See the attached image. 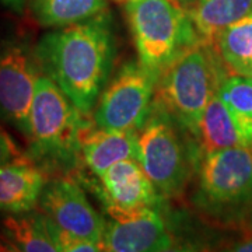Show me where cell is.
Masks as SVG:
<instances>
[{
	"label": "cell",
	"mask_w": 252,
	"mask_h": 252,
	"mask_svg": "<svg viewBox=\"0 0 252 252\" xmlns=\"http://www.w3.org/2000/svg\"><path fill=\"white\" fill-rule=\"evenodd\" d=\"M34 51L42 73L61 87L81 114L89 115L114 61L108 13L55 28L39 39Z\"/></svg>",
	"instance_id": "1"
},
{
	"label": "cell",
	"mask_w": 252,
	"mask_h": 252,
	"mask_svg": "<svg viewBox=\"0 0 252 252\" xmlns=\"http://www.w3.org/2000/svg\"><path fill=\"white\" fill-rule=\"evenodd\" d=\"M223 64L210 44L199 42L185 49L158 77L153 105L193 135L225 77Z\"/></svg>",
	"instance_id": "2"
},
{
	"label": "cell",
	"mask_w": 252,
	"mask_h": 252,
	"mask_svg": "<svg viewBox=\"0 0 252 252\" xmlns=\"http://www.w3.org/2000/svg\"><path fill=\"white\" fill-rule=\"evenodd\" d=\"M61 87L41 74L28 119V157L41 167L70 164L79 156L80 133L87 122Z\"/></svg>",
	"instance_id": "3"
},
{
	"label": "cell",
	"mask_w": 252,
	"mask_h": 252,
	"mask_svg": "<svg viewBox=\"0 0 252 252\" xmlns=\"http://www.w3.org/2000/svg\"><path fill=\"white\" fill-rule=\"evenodd\" d=\"M139 63L158 80L170 63L200 41L188 11L172 0L126 3Z\"/></svg>",
	"instance_id": "4"
},
{
	"label": "cell",
	"mask_w": 252,
	"mask_h": 252,
	"mask_svg": "<svg viewBox=\"0 0 252 252\" xmlns=\"http://www.w3.org/2000/svg\"><path fill=\"white\" fill-rule=\"evenodd\" d=\"M175 121L152 105L150 114L137 132L136 160L156 190L162 196H178L185 188L189 161Z\"/></svg>",
	"instance_id": "5"
},
{
	"label": "cell",
	"mask_w": 252,
	"mask_h": 252,
	"mask_svg": "<svg viewBox=\"0 0 252 252\" xmlns=\"http://www.w3.org/2000/svg\"><path fill=\"white\" fill-rule=\"evenodd\" d=\"M199 203L213 213H238L252 205V149L235 146L202 156Z\"/></svg>",
	"instance_id": "6"
},
{
	"label": "cell",
	"mask_w": 252,
	"mask_h": 252,
	"mask_svg": "<svg viewBox=\"0 0 252 252\" xmlns=\"http://www.w3.org/2000/svg\"><path fill=\"white\" fill-rule=\"evenodd\" d=\"M157 79L140 63L124 64L101 93L94 111L95 125L139 132L153 105Z\"/></svg>",
	"instance_id": "7"
},
{
	"label": "cell",
	"mask_w": 252,
	"mask_h": 252,
	"mask_svg": "<svg viewBox=\"0 0 252 252\" xmlns=\"http://www.w3.org/2000/svg\"><path fill=\"white\" fill-rule=\"evenodd\" d=\"M42 70L35 51L17 38L0 41V117L28 135L30 109Z\"/></svg>",
	"instance_id": "8"
},
{
	"label": "cell",
	"mask_w": 252,
	"mask_h": 252,
	"mask_svg": "<svg viewBox=\"0 0 252 252\" xmlns=\"http://www.w3.org/2000/svg\"><path fill=\"white\" fill-rule=\"evenodd\" d=\"M38 206L61 230L104 247L107 223L93 207L84 190L74 180L56 178L46 181L38 199Z\"/></svg>",
	"instance_id": "9"
},
{
	"label": "cell",
	"mask_w": 252,
	"mask_h": 252,
	"mask_svg": "<svg viewBox=\"0 0 252 252\" xmlns=\"http://www.w3.org/2000/svg\"><path fill=\"white\" fill-rule=\"evenodd\" d=\"M174 238L154 207L127 212L105 225L104 248L111 252L171 251Z\"/></svg>",
	"instance_id": "10"
},
{
	"label": "cell",
	"mask_w": 252,
	"mask_h": 252,
	"mask_svg": "<svg viewBox=\"0 0 252 252\" xmlns=\"http://www.w3.org/2000/svg\"><path fill=\"white\" fill-rule=\"evenodd\" d=\"M99 178V196L111 219L154 207L158 192L136 158H126L111 165Z\"/></svg>",
	"instance_id": "11"
},
{
	"label": "cell",
	"mask_w": 252,
	"mask_h": 252,
	"mask_svg": "<svg viewBox=\"0 0 252 252\" xmlns=\"http://www.w3.org/2000/svg\"><path fill=\"white\" fill-rule=\"evenodd\" d=\"M97 126V125H95ZM137 132L87 125L80 133L79 156L95 177L126 158H136Z\"/></svg>",
	"instance_id": "12"
},
{
	"label": "cell",
	"mask_w": 252,
	"mask_h": 252,
	"mask_svg": "<svg viewBox=\"0 0 252 252\" xmlns=\"http://www.w3.org/2000/svg\"><path fill=\"white\" fill-rule=\"evenodd\" d=\"M45 182V172L32 160L0 164V212H32Z\"/></svg>",
	"instance_id": "13"
},
{
	"label": "cell",
	"mask_w": 252,
	"mask_h": 252,
	"mask_svg": "<svg viewBox=\"0 0 252 252\" xmlns=\"http://www.w3.org/2000/svg\"><path fill=\"white\" fill-rule=\"evenodd\" d=\"M0 251L61 252L44 213H10L0 228Z\"/></svg>",
	"instance_id": "14"
},
{
	"label": "cell",
	"mask_w": 252,
	"mask_h": 252,
	"mask_svg": "<svg viewBox=\"0 0 252 252\" xmlns=\"http://www.w3.org/2000/svg\"><path fill=\"white\" fill-rule=\"evenodd\" d=\"M250 13L252 0H195L188 11L200 41L210 45L223 28Z\"/></svg>",
	"instance_id": "15"
},
{
	"label": "cell",
	"mask_w": 252,
	"mask_h": 252,
	"mask_svg": "<svg viewBox=\"0 0 252 252\" xmlns=\"http://www.w3.org/2000/svg\"><path fill=\"white\" fill-rule=\"evenodd\" d=\"M193 136L198 139L199 149L203 154L244 146L233 118L217 94L206 105Z\"/></svg>",
	"instance_id": "16"
},
{
	"label": "cell",
	"mask_w": 252,
	"mask_h": 252,
	"mask_svg": "<svg viewBox=\"0 0 252 252\" xmlns=\"http://www.w3.org/2000/svg\"><path fill=\"white\" fill-rule=\"evenodd\" d=\"M39 26L59 28L107 11V0H27Z\"/></svg>",
	"instance_id": "17"
},
{
	"label": "cell",
	"mask_w": 252,
	"mask_h": 252,
	"mask_svg": "<svg viewBox=\"0 0 252 252\" xmlns=\"http://www.w3.org/2000/svg\"><path fill=\"white\" fill-rule=\"evenodd\" d=\"M217 95L233 118L243 144L252 149V77L238 73L225 76Z\"/></svg>",
	"instance_id": "18"
},
{
	"label": "cell",
	"mask_w": 252,
	"mask_h": 252,
	"mask_svg": "<svg viewBox=\"0 0 252 252\" xmlns=\"http://www.w3.org/2000/svg\"><path fill=\"white\" fill-rule=\"evenodd\" d=\"M212 45L228 70L241 74L252 64V13L223 28Z\"/></svg>",
	"instance_id": "19"
},
{
	"label": "cell",
	"mask_w": 252,
	"mask_h": 252,
	"mask_svg": "<svg viewBox=\"0 0 252 252\" xmlns=\"http://www.w3.org/2000/svg\"><path fill=\"white\" fill-rule=\"evenodd\" d=\"M49 220V219H48ZM51 223V230H52V234L58 247H59V251H66V252H98L104 251V247L98 243H94L91 240L87 238H83L79 235L70 234L67 231H63L59 227L49 220Z\"/></svg>",
	"instance_id": "20"
},
{
	"label": "cell",
	"mask_w": 252,
	"mask_h": 252,
	"mask_svg": "<svg viewBox=\"0 0 252 252\" xmlns=\"http://www.w3.org/2000/svg\"><path fill=\"white\" fill-rule=\"evenodd\" d=\"M21 160H31V158L20 149L17 142L0 126V164L21 161Z\"/></svg>",
	"instance_id": "21"
},
{
	"label": "cell",
	"mask_w": 252,
	"mask_h": 252,
	"mask_svg": "<svg viewBox=\"0 0 252 252\" xmlns=\"http://www.w3.org/2000/svg\"><path fill=\"white\" fill-rule=\"evenodd\" d=\"M0 4L16 14H23L27 6V0H0Z\"/></svg>",
	"instance_id": "22"
},
{
	"label": "cell",
	"mask_w": 252,
	"mask_h": 252,
	"mask_svg": "<svg viewBox=\"0 0 252 252\" xmlns=\"http://www.w3.org/2000/svg\"><path fill=\"white\" fill-rule=\"evenodd\" d=\"M174 3H177L180 7L185 10V11H189L190 7L193 6V3H195V0H172Z\"/></svg>",
	"instance_id": "23"
},
{
	"label": "cell",
	"mask_w": 252,
	"mask_h": 252,
	"mask_svg": "<svg viewBox=\"0 0 252 252\" xmlns=\"http://www.w3.org/2000/svg\"><path fill=\"white\" fill-rule=\"evenodd\" d=\"M241 74H245V76H250V77H252V64L251 66H248V67H247Z\"/></svg>",
	"instance_id": "24"
},
{
	"label": "cell",
	"mask_w": 252,
	"mask_h": 252,
	"mask_svg": "<svg viewBox=\"0 0 252 252\" xmlns=\"http://www.w3.org/2000/svg\"><path fill=\"white\" fill-rule=\"evenodd\" d=\"M115 1H119V3H129V1H133V0H115Z\"/></svg>",
	"instance_id": "25"
}]
</instances>
